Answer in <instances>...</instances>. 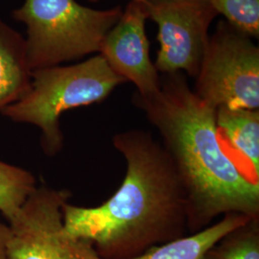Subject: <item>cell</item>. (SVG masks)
Returning a JSON list of instances; mask_svg holds the SVG:
<instances>
[{
  "label": "cell",
  "instance_id": "cell-15",
  "mask_svg": "<svg viewBox=\"0 0 259 259\" xmlns=\"http://www.w3.org/2000/svg\"><path fill=\"white\" fill-rule=\"evenodd\" d=\"M10 230L8 223L0 219V259H9L8 256V239Z\"/></svg>",
  "mask_w": 259,
  "mask_h": 259
},
{
  "label": "cell",
  "instance_id": "cell-9",
  "mask_svg": "<svg viewBox=\"0 0 259 259\" xmlns=\"http://www.w3.org/2000/svg\"><path fill=\"white\" fill-rule=\"evenodd\" d=\"M219 141L241 172L259 183V110L218 108Z\"/></svg>",
  "mask_w": 259,
  "mask_h": 259
},
{
  "label": "cell",
  "instance_id": "cell-3",
  "mask_svg": "<svg viewBox=\"0 0 259 259\" xmlns=\"http://www.w3.org/2000/svg\"><path fill=\"white\" fill-rule=\"evenodd\" d=\"M125 82L100 54L76 65L38 68L31 71L26 93L1 113L10 120L37 127L45 154L54 157L64 147L62 114L102 102Z\"/></svg>",
  "mask_w": 259,
  "mask_h": 259
},
{
  "label": "cell",
  "instance_id": "cell-1",
  "mask_svg": "<svg viewBox=\"0 0 259 259\" xmlns=\"http://www.w3.org/2000/svg\"><path fill=\"white\" fill-rule=\"evenodd\" d=\"M112 145L126 161L122 184L100 205L65 203L66 232L92 242L102 259L133 258L187 235L185 188L161 142L132 129L115 134Z\"/></svg>",
  "mask_w": 259,
  "mask_h": 259
},
{
  "label": "cell",
  "instance_id": "cell-6",
  "mask_svg": "<svg viewBox=\"0 0 259 259\" xmlns=\"http://www.w3.org/2000/svg\"><path fill=\"white\" fill-rule=\"evenodd\" d=\"M71 193L37 185L8 223L9 259H102L92 242L65 231L63 206Z\"/></svg>",
  "mask_w": 259,
  "mask_h": 259
},
{
  "label": "cell",
  "instance_id": "cell-11",
  "mask_svg": "<svg viewBox=\"0 0 259 259\" xmlns=\"http://www.w3.org/2000/svg\"><path fill=\"white\" fill-rule=\"evenodd\" d=\"M250 218L252 217L242 214L225 215L200 232L155 246L139 256L129 259H201L213 244Z\"/></svg>",
  "mask_w": 259,
  "mask_h": 259
},
{
  "label": "cell",
  "instance_id": "cell-12",
  "mask_svg": "<svg viewBox=\"0 0 259 259\" xmlns=\"http://www.w3.org/2000/svg\"><path fill=\"white\" fill-rule=\"evenodd\" d=\"M37 186L30 171L0 159V214L6 222L18 214Z\"/></svg>",
  "mask_w": 259,
  "mask_h": 259
},
{
  "label": "cell",
  "instance_id": "cell-8",
  "mask_svg": "<svg viewBox=\"0 0 259 259\" xmlns=\"http://www.w3.org/2000/svg\"><path fill=\"white\" fill-rule=\"evenodd\" d=\"M148 19L143 1L132 0L104 38L99 53L111 69L134 83L142 97L159 91L160 78L149 53L145 32Z\"/></svg>",
  "mask_w": 259,
  "mask_h": 259
},
{
  "label": "cell",
  "instance_id": "cell-16",
  "mask_svg": "<svg viewBox=\"0 0 259 259\" xmlns=\"http://www.w3.org/2000/svg\"><path fill=\"white\" fill-rule=\"evenodd\" d=\"M92 2H97V1H100V0H90ZM138 1H144V0H138Z\"/></svg>",
  "mask_w": 259,
  "mask_h": 259
},
{
  "label": "cell",
  "instance_id": "cell-4",
  "mask_svg": "<svg viewBox=\"0 0 259 259\" xmlns=\"http://www.w3.org/2000/svg\"><path fill=\"white\" fill-rule=\"evenodd\" d=\"M122 13L119 6L94 10L76 0H25L13 18L27 28L26 57L33 71L99 52Z\"/></svg>",
  "mask_w": 259,
  "mask_h": 259
},
{
  "label": "cell",
  "instance_id": "cell-14",
  "mask_svg": "<svg viewBox=\"0 0 259 259\" xmlns=\"http://www.w3.org/2000/svg\"><path fill=\"white\" fill-rule=\"evenodd\" d=\"M228 23L248 37H258L259 0H206Z\"/></svg>",
  "mask_w": 259,
  "mask_h": 259
},
{
  "label": "cell",
  "instance_id": "cell-10",
  "mask_svg": "<svg viewBox=\"0 0 259 259\" xmlns=\"http://www.w3.org/2000/svg\"><path fill=\"white\" fill-rule=\"evenodd\" d=\"M30 81L25 38L0 18V112L26 93Z\"/></svg>",
  "mask_w": 259,
  "mask_h": 259
},
{
  "label": "cell",
  "instance_id": "cell-5",
  "mask_svg": "<svg viewBox=\"0 0 259 259\" xmlns=\"http://www.w3.org/2000/svg\"><path fill=\"white\" fill-rule=\"evenodd\" d=\"M195 93L213 109H259V49L250 37L220 21L208 37Z\"/></svg>",
  "mask_w": 259,
  "mask_h": 259
},
{
  "label": "cell",
  "instance_id": "cell-2",
  "mask_svg": "<svg viewBox=\"0 0 259 259\" xmlns=\"http://www.w3.org/2000/svg\"><path fill=\"white\" fill-rule=\"evenodd\" d=\"M157 130L187 198L188 234L228 214L259 217V183L245 176L219 141L216 110L202 100L182 72L166 74L157 93L134 96Z\"/></svg>",
  "mask_w": 259,
  "mask_h": 259
},
{
  "label": "cell",
  "instance_id": "cell-7",
  "mask_svg": "<svg viewBox=\"0 0 259 259\" xmlns=\"http://www.w3.org/2000/svg\"><path fill=\"white\" fill-rule=\"evenodd\" d=\"M148 18L157 24L160 48L155 66L171 74L196 77L218 13L206 0H144Z\"/></svg>",
  "mask_w": 259,
  "mask_h": 259
},
{
  "label": "cell",
  "instance_id": "cell-13",
  "mask_svg": "<svg viewBox=\"0 0 259 259\" xmlns=\"http://www.w3.org/2000/svg\"><path fill=\"white\" fill-rule=\"evenodd\" d=\"M201 259H259V217L225 234Z\"/></svg>",
  "mask_w": 259,
  "mask_h": 259
}]
</instances>
